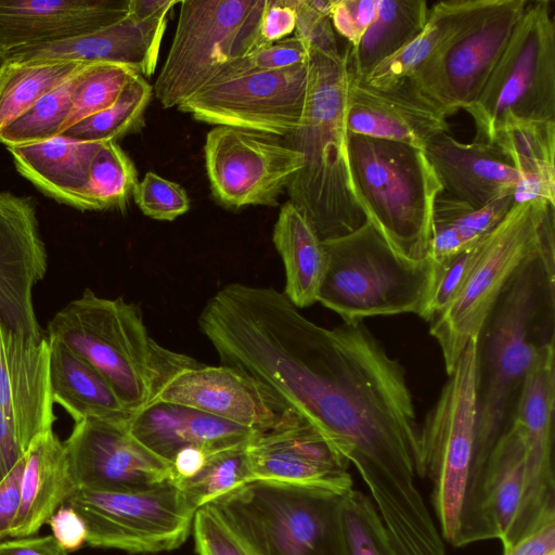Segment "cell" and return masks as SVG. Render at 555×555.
Instances as JSON below:
<instances>
[{"instance_id":"816d5d0a","label":"cell","mask_w":555,"mask_h":555,"mask_svg":"<svg viewBox=\"0 0 555 555\" xmlns=\"http://www.w3.org/2000/svg\"><path fill=\"white\" fill-rule=\"evenodd\" d=\"M296 27L295 0H268L261 22V36L267 44L294 34Z\"/></svg>"},{"instance_id":"7dc6e473","label":"cell","mask_w":555,"mask_h":555,"mask_svg":"<svg viewBox=\"0 0 555 555\" xmlns=\"http://www.w3.org/2000/svg\"><path fill=\"white\" fill-rule=\"evenodd\" d=\"M376 0H333L331 22L334 31L353 47L376 17Z\"/></svg>"},{"instance_id":"c3c4849f","label":"cell","mask_w":555,"mask_h":555,"mask_svg":"<svg viewBox=\"0 0 555 555\" xmlns=\"http://www.w3.org/2000/svg\"><path fill=\"white\" fill-rule=\"evenodd\" d=\"M296 27L294 36L304 39L310 48L327 54L338 55L331 17L314 11L308 0H295Z\"/></svg>"},{"instance_id":"8fae6325","label":"cell","mask_w":555,"mask_h":555,"mask_svg":"<svg viewBox=\"0 0 555 555\" xmlns=\"http://www.w3.org/2000/svg\"><path fill=\"white\" fill-rule=\"evenodd\" d=\"M477 141L504 128L555 121V23L552 2L529 1L481 93L465 109Z\"/></svg>"},{"instance_id":"74e56055","label":"cell","mask_w":555,"mask_h":555,"mask_svg":"<svg viewBox=\"0 0 555 555\" xmlns=\"http://www.w3.org/2000/svg\"><path fill=\"white\" fill-rule=\"evenodd\" d=\"M153 87L141 75L135 74L116 101L61 134L92 142L117 141L135 131L143 121L145 109L152 99Z\"/></svg>"},{"instance_id":"bcb514c9","label":"cell","mask_w":555,"mask_h":555,"mask_svg":"<svg viewBox=\"0 0 555 555\" xmlns=\"http://www.w3.org/2000/svg\"><path fill=\"white\" fill-rule=\"evenodd\" d=\"M192 531L198 555H251L236 534L207 505L196 511Z\"/></svg>"},{"instance_id":"52a82bcc","label":"cell","mask_w":555,"mask_h":555,"mask_svg":"<svg viewBox=\"0 0 555 555\" xmlns=\"http://www.w3.org/2000/svg\"><path fill=\"white\" fill-rule=\"evenodd\" d=\"M338 494L253 480L209 506L251 555H341Z\"/></svg>"},{"instance_id":"7bdbcfd3","label":"cell","mask_w":555,"mask_h":555,"mask_svg":"<svg viewBox=\"0 0 555 555\" xmlns=\"http://www.w3.org/2000/svg\"><path fill=\"white\" fill-rule=\"evenodd\" d=\"M309 55L310 46L304 39L296 36L287 37L231 62L210 82L249 72L278 70L292 67L307 63Z\"/></svg>"},{"instance_id":"5b68a950","label":"cell","mask_w":555,"mask_h":555,"mask_svg":"<svg viewBox=\"0 0 555 555\" xmlns=\"http://www.w3.org/2000/svg\"><path fill=\"white\" fill-rule=\"evenodd\" d=\"M322 242L326 270L318 301L345 323L380 315H421L434 282L431 258L401 255L369 220L346 235Z\"/></svg>"},{"instance_id":"680465c9","label":"cell","mask_w":555,"mask_h":555,"mask_svg":"<svg viewBox=\"0 0 555 555\" xmlns=\"http://www.w3.org/2000/svg\"><path fill=\"white\" fill-rule=\"evenodd\" d=\"M7 63H8L7 55L3 51L0 50V74H1L2 69L4 68V66L7 65Z\"/></svg>"},{"instance_id":"f546056e","label":"cell","mask_w":555,"mask_h":555,"mask_svg":"<svg viewBox=\"0 0 555 555\" xmlns=\"http://www.w3.org/2000/svg\"><path fill=\"white\" fill-rule=\"evenodd\" d=\"M525 489V444L521 431L513 424L488 459L480 494V516L485 539L500 540L509 546Z\"/></svg>"},{"instance_id":"1f68e13d","label":"cell","mask_w":555,"mask_h":555,"mask_svg":"<svg viewBox=\"0 0 555 555\" xmlns=\"http://www.w3.org/2000/svg\"><path fill=\"white\" fill-rule=\"evenodd\" d=\"M272 241L285 267L284 295L296 308L315 304L326 270V253L307 217L291 201L280 209Z\"/></svg>"},{"instance_id":"cb8c5ba5","label":"cell","mask_w":555,"mask_h":555,"mask_svg":"<svg viewBox=\"0 0 555 555\" xmlns=\"http://www.w3.org/2000/svg\"><path fill=\"white\" fill-rule=\"evenodd\" d=\"M130 0H0V50L70 40L125 18Z\"/></svg>"},{"instance_id":"f907efd6","label":"cell","mask_w":555,"mask_h":555,"mask_svg":"<svg viewBox=\"0 0 555 555\" xmlns=\"http://www.w3.org/2000/svg\"><path fill=\"white\" fill-rule=\"evenodd\" d=\"M52 535L60 546L68 552L77 551L87 542V527L81 516L68 504H64L48 521Z\"/></svg>"},{"instance_id":"db71d44e","label":"cell","mask_w":555,"mask_h":555,"mask_svg":"<svg viewBox=\"0 0 555 555\" xmlns=\"http://www.w3.org/2000/svg\"><path fill=\"white\" fill-rule=\"evenodd\" d=\"M0 555H68L53 535L0 541Z\"/></svg>"},{"instance_id":"ba28073f","label":"cell","mask_w":555,"mask_h":555,"mask_svg":"<svg viewBox=\"0 0 555 555\" xmlns=\"http://www.w3.org/2000/svg\"><path fill=\"white\" fill-rule=\"evenodd\" d=\"M555 205L514 204L504 219L478 244L477 258L451 304L429 322L447 374L475 338L498 298L530 259L555 247Z\"/></svg>"},{"instance_id":"f35d334b","label":"cell","mask_w":555,"mask_h":555,"mask_svg":"<svg viewBox=\"0 0 555 555\" xmlns=\"http://www.w3.org/2000/svg\"><path fill=\"white\" fill-rule=\"evenodd\" d=\"M341 555H400L371 498L351 489L340 496Z\"/></svg>"},{"instance_id":"f6af8a7d","label":"cell","mask_w":555,"mask_h":555,"mask_svg":"<svg viewBox=\"0 0 555 555\" xmlns=\"http://www.w3.org/2000/svg\"><path fill=\"white\" fill-rule=\"evenodd\" d=\"M479 242L439 263L435 262L434 282L420 315L422 319L429 323L455 298L477 258Z\"/></svg>"},{"instance_id":"d6a6232c","label":"cell","mask_w":555,"mask_h":555,"mask_svg":"<svg viewBox=\"0 0 555 555\" xmlns=\"http://www.w3.org/2000/svg\"><path fill=\"white\" fill-rule=\"evenodd\" d=\"M520 175L514 204L541 202L555 205V121L514 125L493 141Z\"/></svg>"},{"instance_id":"ab89813d","label":"cell","mask_w":555,"mask_h":555,"mask_svg":"<svg viewBox=\"0 0 555 555\" xmlns=\"http://www.w3.org/2000/svg\"><path fill=\"white\" fill-rule=\"evenodd\" d=\"M247 442L211 453L197 475L175 481L196 511L253 481L246 452Z\"/></svg>"},{"instance_id":"7402d4cb","label":"cell","mask_w":555,"mask_h":555,"mask_svg":"<svg viewBox=\"0 0 555 555\" xmlns=\"http://www.w3.org/2000/svg\"><path fill=\"white\" fill-rule=\"evenodd\" d=\"M346 124L349 133L422 150L434 137L449 132L446 115L411 78L378 89L349 77Z\"/></svg>"},{"instance_id":"ee69618b","label":"cell","mask_w":555,"mask_h":555,"mask_svg":"<svg viewBox=\"0 0 555 555\" xmlns=\"http://www.w3.org/2000/svg\"><path fill=\"white\" fill-rule=\"evenodd\" d=\"M132 197L145 216L156 220L172 221L190 209L185 190L153 171L137 183Z\"/></svg>"},{"instance_id":"d590c367","label":"cell","mask_w":555,"mask_h":555,"mask_svg":"<svg viewBox=\"0 0 555 555\" xmlns=\"http://www.w3.org/2000/svg\"><path fill=\"white\" fill-rule=\"evenodd\" d=\"M88 63L42 60L7 63L0 74V131Z\"/></svg>"},{"instance_id":"30bf717a","label":"cell","mask_w":555,"mask_h":555,"mask_svg":"<svg viewBox=\"0 0 555 555\" xmlns=\"http://www.w3.org/2000/svg\"><path fill=\"white\" fill-rule=\"evenodd\" d=\"M173 39L153 86L164 108L179 106L231 62L267 46L268 0H183Z\"/></svg>"},{"instance_id":"484cf974","label":"cell","mask_w":555,"mask_h":555,"mask_svg":"<svg viewBox=\"0 0 555 555\" xmlns=\"http://www.w3.org/2000/svg\"><path fill=\"white\" fill-rule=\"evenodd\" d=\"M127 425L134 438L169 464L184 448L215 453L247 442L256 434L199 410L166 402H153L133 414Z\"/></svg>"},{"instance_id":"9a60e30c","label":"cell","mask_w":555,"mask_h":555,"mask_svg":"<svg viewBox=\"0 0 555 555\" xmlns=\"http://www.w3.org/2000/svg\"><path fill=\"white\" fill-rule=\"evenodd\" d=\"M528 2L496 0L473 29L409 77L446 117L479 96Z\"/></svg>"},{"instance_id":"6f0895ef","label":"cell","mask_w":555,"mask_h":555,"mask_svg":"<svg viewBox=\"0 0 555 555\" xmlns=\"http://www.w3.org/2000/svg\"><path fill=\"white\" fill-rule=\"evenodd\" d=\"M309 5L317 11L318 13L330 16L331 17V10L333 0L323 1V0H308Z\"/></svg>"},{"instance_id":"5bb4252c","label":"cell","mask_w":555,"mask_h":555,"mask_svg":"<svg viewBox=\"0 0 555 555\" xmlns=\"http://www.w3.org/2000/svg\"><path fill=\"white\" fill-rule=\"evenodd\" d=\"M205 166L216 201L228 208L275 206L304 164L283 138L242 128L215 126L204 144Z\"/></svg>"},{"instance_id":"83f0119b","label":"cell","mask_w":555,"mask_h":555,"mask_svg":"<svg viewBox=\"0 0 555 555\" xmlns=\"http://www.w3.org/2000/svg\"><path fill=\"white\" fill-rule=\"evenodd\" d=\"M77 489L64 442L53 429L39 436L25 453L21 506L10 537L25 538L37 533Z\"/></svg>"},{"instance_id":"f5cc1de1","label":"cell","mask_w":555,"mask_h":555,"mask_svg":"<svg viewBox=\"0 0 555 555\" xmlns=\"http://www.w3.org/2000/svg\"><path fill=\"white\" fill-rule=\"evenodd\" d=\"M25 454L0 481V541L10 537L21 506V482Z\"/></svg>"},{"instance_id":"ac0fdd59","label":"cell","mask_w":555,"mask_h":555,"mask_svg":"<svg viewBox=\"0 0 555 555\" xmlns=\"http://www.w3.org/2000/svg\"><path fill=\"white\" fill-rule=\"evenodd\" d=\"M554 406L555 345L538 356L528 373L513 423L525 444V489L509 546L540 517L555 511Z\"/></svg>"},{"instance_id":"ffe728a7","label":"cell","mask_w":555,"mask_h":555,"mask_svg":"<svg viewBox=\"0 0 555 555\" xmlns=\"http://www.w3.org/2000/svg\"><path fill=\"white\" fill-rule=\"evenodd\" d=\"M0 408L24 452L56 421L50 386V347L0 318Z\"/></svg>"},{"instance_id":"4dcf8cb0","label":"cell","mask_w":555,"mask_h":555,"mask_svg":"<svg viewBox=\"0 0 555 555\" xmlns=\"http://www.w3.org/2000/svg\"><path fill=\"white\" fill-rule=\"evenodd\" d=\"M50 386L54 404L74 420L100 418L128 423L133 414L104 377L56 339L49 338Z\"/></svg>"},{"instance_id":"4316f807","label":"cell","mask_w":555,"mask_h":555,"mask_svg":"<svg viewBox=\"0 0 555 555\" xmlns=\"http://www.w3.org/2000/svg\"><path fill=\"white\" fill-rule=\"evenodd\" d=\"M496 0H444L428 11L423 29L361 80L387 89L409 77L473 29Z\"/></svg>"},{"instance_id":"4fadbf2b","label":"cell","mask_w":555,"mask_h":555,"mask_svg":"<svg viewBox=\"0 0 555 555\" xmlns=\"http://www.w3.org/2000/svg\"><path fill=\"white\" fill-rule=\"evenodd\" d=\"M308 81L309 61L278 70L249 72L210 82L177 107L208 125L285 138L301 120Z\"/></svg>"},{"instance_id":"e575fe53","label":"cell","mask_w":555,"mask_h":555,"mask_svg":"<svg viewBox=\"0 0 555 555\" xmlns=\"http://www.w3.org/2000/svg\"><path fill=\"white\" fill-rule=\"evenodd\" d=\"M514 205L513 195L474 208L442 192L435 201L428 257L439 263L489 234Z\"/></svg>"},{"instance_id":"603a6c76","label":"cell","mask_w":555,"mask_h":555,"mask_svg":"<svg viewBox=\"0 0 555 555\" xmlns=\"http://www.w3.org/2000/svg\"><path fill=\"white\" fill-rule=\"evenodd\" d=\"M171 10L165 9L150 15H139L130 10L119 22L86 36L21 48L5 55L9 63L42 60L116 63L132 68L144 78H150L157 66Z\"/></svg>"},{"instance_id":"8992f818","label":"cell","mask_w":555,"mask_h":555,"mask_svg":"<svg viewBox=\"0 0 555 555\" xmlns=\"http://www.w3.org/2000/svg\"><path fill=\"white\" fill-rule=\"evenodd\" d=\"M349 156L366 220L401 255L428 257L434 204L443 188L424 150L349 133Z\"/></svg>"},{"instance_id":"e0dca14e","label":"cell","mask_w":555,"mask_h":555,"mask_svg":"<svg viewBox=\"0 0 555 555\" xmlns=\"http://www.w3.org/2000/svg\"><path fill=\"white\" fill-rule=\"evenodd\" d=\"M154 402L196 409L258 434L306 422L262 384L222 364L201 363L180 372L162 388Z\"/></svg>"},{"instance_id":"f1b7e54d","label":"cell","mask_w":555,"mask_h":555,"mask_svg":"<svg viewBox=\"0 0 555 555\" xmlns=\"http://www.w3.org/2000/svg\"><path fill=\"white\" fill-rule=\"evenodd\" d=\"M101 144L57 134L7 149L23 177L50 197L81 210L82 191Z\"/></svg>"},{"instance_id":"d4e9b609","label":"cell","mask_w":555,"mask_h":555,"mask_svg":"<svg viewBox=\"0 0 555 555\" xmlns=\"http://www.w3.org/2000/svg\"><path fill=\"white\" fill-rule=\"evenodd\" d=\"M423 150L443 192L474 208L513 195L521 181L494 143H463L444 132L434 137Z\"/></svg>"},{"instance_id":"681fc988","label":"cell","mask_w":555,"mask_h":555,"mask_svg":"<svg viewBox=\"0 0 555 555\" xmlns=\"http://www.w3.org/2000/svg\"><path fill=\"white\" fill-rule=\"evenodd\" d=\"M503 555H555V512L544 514Z\"/></svg>"},{"instance_id":"277c9868","label":"cell","mask_w":555,"mask_h":555,"mask_svg":"<svg viewBox=\"0 0 555 555\" xmlns=\"http://www.w3.org/2000/svg\"><path fill=\"white\" fill-rule=\"evenodd\" d=\"M47 334L94 367L132 414L152 404L177 374L201 364L159 345L135 305L90 288L53 315Z\"/></svg>"},{"instance_id":"b9f144b4","label":"cell","mask_w":555,"mask_h":555,"mask_svg":"<svg viewBox=\"0 0 555 555\" xmlns=\"http://www.w3.org/2000/svg\"><path fill=\"white\" fill-rule=\"evenodd\" d=\"M135 74L122 64L89 63L76 77L72 107L62 132L111 106Z\"/></svg>"},{"instance_id":"9f6ffc18","label":"cell","mask_w":555,"mask_h":555,"mask_svg":"<svg viewBox=\"0 0 555 555\" xmlns=\"http://www.w3.org/2000/svg\"><path fill=\"white\" fill-rule=\"evenodd\" d=\"M25 453L0 408V481Z\"/></svg>"},{"instance_id":"60d3db41","label":"cell","mask_w":555,"mask_h":555,"mask_svg":"<svg viewBox=\"0 0 555 555\" xmlns=\"http://www.w3.org/2000/svg\"><path fill=\"white\" fill-rule=\"evenodd\" d=\"M79 73L44 94L25 113L3 128L0 131V143L11 147L43 141L61 134L72 107L75 81Z\"/></svg>"},{"instance_id":"6da1fadb","label":"cell","mask_w":555,"mask_h":555,"mask_svg":"<svg viewBox=\"0 0 555 555\" xmlns=\"http://www.w3.org/2000/svg\"><path fill=\"white\" fill-rule=\"evenodd\" d=\"M199 328L222 365L272 391L358 470L400 555H444L416 482L420 425L401 363L362 323L327 328L271 287L231 283Z\"/></svg>"},{"instance_id":"44dd1931","label":"cell","mask_w":555,"mask_h":555,"mask_svg":"<svg viewBox=\"0 0 555 555\" xmlns=\"http://www.w3.org/2000/svg\"><path fill=\"white\" fill-rule=\"evenodd\" d=\"M246 452L253 480L312 487L338 495L353 488L350 464L307 422L256 433Z\"/></svg>"},{"instance_id":"7a4b0ae2","label":"cell","mask_w":555,"mask_h":555,"mask_svg":"<svg viewBox=\"0 0 555 555\" xmlns=\"http://www.w3.org/2000/svg\"><path fill=\"white\" fill-rule=\"evenodd\" d=\"M555 345V247L508 282L476 336V439L464 525H480V494L491 451L513 425L538 356Z\"/></svg>"},{"instance_id":"836d02e7","label":"cell","mask_w":555,"mask_h":555,"mask_svg":"<svg viewBox=\"0 0 555 555\" xmlns=\"http://www.w3.org/2000/svg\"><path fill=\"white\" fill-rule=\"evenodd\" d=\"M377 14L358 44L344 52L349 77L361 80L379 63L406 46L424 27V0H376Z\"/></svg>"},{"instance_id":"9c48e42d","label":"cell","mask_w":555,"mask_h":555,"mask_svg":"<svg viewBox=\"0 0 555 555\" xmlns=\"http://www.w3.org/2000/svg\"><path fill=\"white\" fill-rule=\"evenodd\" d=\"M448 376L420 426L416 472L431 483L433 506L443 541L459 547L476 439V337Z\"/></svg>"},{"instance_id":"2e32d148","label":"cell","mask_w":555,"mask_h":555,"mask_svg":"<svg viewBox=\"0 0 555 555\" xmlns=\"http://www.w3.org/2000/svg\"><path fill=\"white\" fill-rule=\"evenodd\" d=\"M127 424L75 422L63 442L77 488L137 490L172 480L171 465L134 438Z\"/></svg>"},{"instance_id":"d6986e66","label":"cell","mask_w":555,"mask_h":555,"mask_svg":"<svg viewBox=\"0 0 555 555\" xmlns=\"http://www.w3.org/2000/svg\"><path fill=\"white\" fill-rule=\"evenodd\" d=\"M48 256L30 197L0 192V318L27 337L43 336L33 291L47 272Z\"/></svg>"},{"instance_id":"7c38bea8","label":"cell","mask_w":555,"mask_h":555,"mask_svg":"<svg viewBox=\"0 0 555 555\" xmlns=\"http://www.w3.org/2000/svg\"><path fill=\"white\" fill-rule=\"evenodd\" d=\"M66 504L83 519L91 547L145 555L180 547L196 513L172 480L137 490L78 488Z\"/></svg>"},{"instance_id":"11a10c76","label":"cell","mask_w":555,"mask_h":555,"mask_svg":"<svg viewBox=\"0 0 555 555\" xmlns=\"http://www.w3.org/2000/svg\"><path fill=\"white\" fill-rule=\"evenodd\" d=\"M210 454L208 451L196 447L180 450L170 463L172 481L186 480L197 475Z\"/></svg>"},{"instance_id":"3957f363","label":"cell","mask_w":555,"mask_h":555,"mask_svg":"<svg viewBox=\"0 0 555 555\" xmlns=\"http://www.w3.org/2000/svg\"><path fill=\"white\" fill-rule=\"evenodd\" d=\"M349 75L344 53L310 48L306 105L298 127L283 138L304 164L287 184L289 201L324 241L365 221L352 179L346 124Z\"/></svg>"},{"instance_id":"8d00e7d4","label":"cell","mask_w":555,"mask_h":555,"mask_svg":"<svg viewBox=\"0 0 555 555\" xmlns=\"http://www.w3.org/2000/svg\"><path fill=\"white\" fill-rule=\"evenodd\" d=\"M138 182L135 166L117 141H104L91 163L81 210L124 209Z\"/></svg>"}]
</instances>
